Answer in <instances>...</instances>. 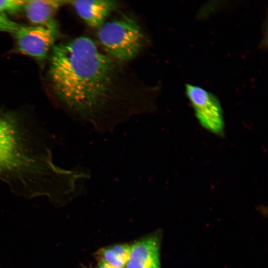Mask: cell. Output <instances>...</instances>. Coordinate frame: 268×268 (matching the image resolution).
I'll use <instances>...</instances> for the list:
<instances>
[{
  "label": "cell",
  "mask_w": 268,
  "mask_h": 268,
  "mask_svg": "<svg viewBox=\"0 0 268 268\" xmlns=\"http://www.w3.org/2000/svg\"><path fill=\"white\" fill-rule=\"evenodd\" d=\"M19 24L10 19L5 13L0 11V31L13 33Z\"/></svg>",
  "instance_id": "8fae6325"
},
{
  "label": "cell",
  "mask_w": 268,
  "mask_h": 268,
  "mask_svg": "<svg viewBox=\"0 0 268 268\" xmlns=\"http://www.w3.org/2000/svg\"><path fill=\"white\" fill-rule=\"evenodd\" d=\"M26 0H0V11L15 12L23 10Z\"/></svg>",
  "instance_id": "30bf717a"
},
{
  "label": "cell",
  "mask_w": 268,
  "mask_h": 268,
  "mask_svg": "<svg viewBox=\"0 0 268 268\" xmlns=\"http://www.w3.org/2000/svg\"><path fill=\"white\" fill-rule=\"evenodd\" d=\"M97 36L108 55L117 62L135 58L144 43L139 25L132 17L127 16L105 22L98 28Z\"/></svg>",
  "instance_id": "3957f363"
},
{
  "label": "cell",
  "mask_w": 268,
  "mask_h": 268,
  "mask_svg": "<svg viewBox=\"0 0 268 268\" xmlns=\"http://www.w3.org/2000/svg\"><path fill=\"white\" fill-rule=\"evenodd\" d=\"M64 0H26L23 11L33 25H46L55 21L54 17L59 9L67 3Z\"/></svg>",
  "instance_id": "ba28073f"
},
{
  "label": "cell",
  "mask_w": 268,
  "mask_h": 268,
  "mask_svg": "<svg viewBox=\"0 0 268 268\" xmlns=\"http://www.w3.org/2000/svg\"><path fill=\"white\" fill-rule=\"evenodd\" d=\"M185 93L201 127L214 135L223 136L225 122L218 98L210 91L191 84L185 85Z\"/></svg>",
  "instance_id": "277c9868"
},
{
  "label": "cell",
  "mask_w": 268,
  "mask_h": 268,
  "mask_svg": "<svg viewBox=\"0 0 268 268\" xmlns=\"http://www.w3.org/2000/svg\"><path fill=\"white\" fill-rule=\"evenodd\" d=\"M96 268H114L108 265V264L103 262L99 261L98 266Z\"/></svg>",
  "instance_id": "7c38bea8"
},
{
  "label": "cell",
  "mask_w": 268,
  "mask_h": 268,
  "mask_svg": "<svg viewBox=\"0 0 268 268\" xmlns=\"http://www.w3.org/2000/svg\"><path fill=\"white\" fill-rule=\"evenodd\" d=\"M68 3L87 24L97 29L117 6L115 1L109 0H71Z\"/></svg>",
  "instance_id": "52a82bcc"
},
{
  "label": "cell",
  "mask_w": 268,
  "mask_h": 268,
  "mask_svg": "<svg viewBox=\"0 0 268 268\" xmlns=\"http://www.w3.org/2000/svg\"><path fill=\"white\" fill-rule=\"evenodd\" d=\"M125 268H160V239L157 234L146 236L131 246Z\"/></svg>",
  "instance_id": "8992f818"
},
{
  "label": "cell",
  "mask_w": 268,
  "mask_h": 268,
  "mask_svg": "<svg viewBox=\"0 0 268 268\" xmlns=\"http://www.w3.org/2000/svg\"><path fill=\"white\" fill-rule=\"evenodd\" d=\"M131 246L120 244L103 248L97 253L99 261L114 268H125L129 259Z\"/></svg>",
  "instance_id": "9c48e42d"
},
{
  "label": "cell",
  "mask_w": 268,
  "mask_h": 268,
  "mask_svg": "<svg viewBox=\"0 0 268 268\" xmlns=\"http://www.w3.org/2000/svg\"><path fill=\"white\" fill-rule=\"evenodd\" d=\"M79 177L77 172L55 164L49 147L30 124L0 114V180L11 191L60 204L74 192Z\"/></svg>",
  "instance_id": "7a4b0ae2"
},
{
  "label": "cell",
  "mask_w": 268,
  "mask_h": 268,
  "mask_svg": "<svg viewBox=\"0 0 268 268\" xmlns=\"http://www.w3.org/2000/svg\"><path fill=\"white\" fill-rule=\"evenodd\" d=\"M51 51L49 73L54 93L81 120L107 129L135 112L117 62L91 38L76 37Z\"/></svg>",
  "instance_id": "6da1fadb"
},
{
  "label": "cell",
  "mask_w": 268,
  "mask_h": 268,
  "mask_svg": "<svg viewBox=\"0 0 268 268\" xmlns=\"http://www.w3.org/2000/svg\"><path fill=\"white\" fill-rule=\"evenodd\" d=\"M58 32V25L55 21L41 25H19L13 34L19 52L42 60L55 46Z\"/></svg>",
  "instance_id": "5b68a950"
}]
</instances>
